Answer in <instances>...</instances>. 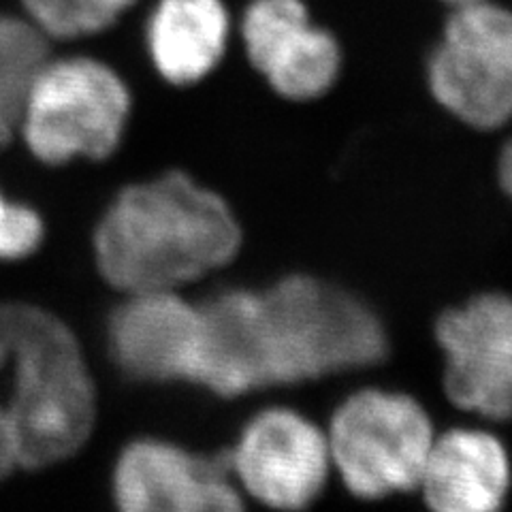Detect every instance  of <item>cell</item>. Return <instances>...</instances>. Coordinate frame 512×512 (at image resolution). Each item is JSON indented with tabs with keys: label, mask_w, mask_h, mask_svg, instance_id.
Here are the masks:
<instances>
[{
	"label": "cell",
	"mask_w": 512,
	"mask_h": 512,
	"mask_svg": "<svg viewBox=\"0 0 512 512\" xmlns=\"http://www.w3.org/2000/svg\"><path fill=\"white\" fill-rule=\"evenodd\" d=\"M114 495L120 512H246L220 461L154 438L124 448Z\"/></svg>",
	"instance_id": "cell-10"
},
{
	"label": "cell",
	"mask_w": 512,
	"mask_h": 512,
	"mask_svg": "<svg viewBox=\"0 0 512 512\" xmlns=\"http://www.w3.org/2000/svg\"><path fill=\"white\" fill-rule=\"evenodd\" d=\"M43 239V222L30 207L9 201L0 192V261L22 259L37 250Z\"/></svg>",
	"instance_id": "cell-17"
},
{
	"label": "cell",
	"mask_w": 512,
	"mask_h": 512,
	"mask_svg": "<svg viewBox=\"0 0 512 512\" xmlns=\"http://www.w3.org/2000/svg\"><path fill=\"white\" fill-rule=\"evenodd\" d=\"M15 468H18V459H15V448L11 429L3 404H0V478L9 476Z\"/></svg>",
	"instance_id": "cell-18"
},
{
	"label": "cell",
	"mask_w": 512,
	"mask_h": 512,
	"mask_svg": "<svg viewBox=\"0 0 512 512\" xmlns=\"http://www.w3.org/2000/svg\"><path fill=\"white\" fill-rule=\"evenodd\" d=\"M436 338L444 352L448 397L487 419L512 416V297L476 295L446 310Z\"/></svg>",
	"instance_id": "cell-8"
},
{
	"label": "cell",
	"mask_w": 512,
	"mask_h": 512,
	"mask_svg": "<svg viewBox=\"0 0 512 512\" xmlns=\"http://www.w3.org/2000/svg\"><path fill=\"white\" fill-rule=\"evenodd\" d=\"M199 312L201 352L195 384L224 397L269 387L261 295L231 288L201 303Z\"/></svg>",
	"instance_id": "cell-12"
},
{
	"label": "cell",
	"mask_w": 512,
	"mask_h": 512,
	"mask_svg": "<svg viewBox=\"0 0 512 512\" xmlns=\"http://www.w3.org/2000/svg\"><path fill=\"white\" fill-rule=\"evenodd\" d=\"M259 295L271 384L361 370L387 357L382 320L357 295L310 276H288Z\"/></svg>",
	"instance_id": "cell-3"
},
{
	"label": "cell",
	"mask_w": 512,
	"mask_h": 512,
	"mask_svg": "<svg viewBox=\"0 0 512 512\" xmlns=\"http://www.w3.org/2000/svg\"><path fill=\"white\" fill-rule=\"evenodd\" d=\"M231 41L224 0H158L146 24L156 73L171 86H195L218 69Z\"/></svg>",
	"instance_id": "cell-14"
},
{
	"label": "cell",
	"mask_w": 512,
	"mask_h": 512,
	"mask_svg": "<svg viewBox=\"0 0 512 512\" xmlns=\"http://www.w3.org/2000/svg\"><path fill=\"white\" fill-rule=\"evenodd\" d=\"M137 0H22L26 20L47 41H73L114 26Z\"/></svg>",
	"instance_id": "cell-16"
},
{
	"label": "cell",
	"mask_w": 512,
	"mask_h": 512,
	"mask_svg": "<svg viewBox=\"0 0 512 512\" xmlns=\"http://www.w3.org/2000/svg\"><path fill=\"white\" fill-rule=\"evenodd\" d=\"M231 468L254 500L301 512L325 489L331 468L327 436L297 410L267 408L244 425Z\"/></svg>",
	"instance_id": "cell-7"
},
{
	"label": "cell",
	"mask_w": 512,
	"mask_h": 512,
	"mask_svg": "<svg viewBox=\"0 0 512 512\" xmlns=\"http://www.w3.org/2000/svg\"><path fill=\"white\" fill-rule=\"evenodd\" d=\"M429 414L414 397L363 389L335 410L327 436L331 463L357 498L380 500L419 487L434 444Z\"/></svg>",
	"instance_id": "cell-5"
},
{
	"label": "cell",
	"mask_w": 512,
	"mask_h": 512,
	"mask_svg": "<svg viewBox=\"0 0 512 512\" xmlns=\"http://www.w3.org/2000/svg\"><path fill=\"white\" fill-rule=\"evenodd\" d=\"M498 178H500V186L512 199V139L502 148V154L498 160Z\"/></svg>",
	"instance_id": "cell-19"
},
{
	"label": "cell",
	"mask_w": 512,
	"mask_h": 512,
	"mask_svg": "<svg viewBox=\"0 0 512 512\" xmlns=\"http://www.w3.org/2000/svg\"><path fill=\"white\" fill-rule=\"evenodd\" d=\"M442 3L451 5V7H459V5H468V3H474V0H442Z\"/></svg>",
	"instance_id": "cell-20"
},
{
	"label": "cell",
	"mask_w": 512,
	"mask_h": 512,
	"mask_svg": "<svg viewBox=\"0 0 512 512\" xmlns=\"http://www.w3.org/2000/svg\"><path fill=\"white\" fill-rule=\"evenodd\" d=\"M131 105V90L109 64L47 56L28 84L18 133L47 165L103 160L118 150Z\"/></svg>",
	"instance_id": "cell-4"
},
{
	"label": "cell",
	"mask_w": 512,
	"mask_h": 512,
	"mask_svg": "<svg viewBox=\"0 0 512 512\" xmlns=\"http://www.w3.org/2000/svg\"><path fill=\"white\" fill-rule=\"evenodd\" d=\"M47 43L26 18L0 15V148L18 133L30 79L50 56Z\"/></svg>",
	"instance_id": "cell-15"
},
{
	"label": "cell",
	"mask_w": 512,
	"mask_h": 512,
	"mask_svg": "<svg viewBox=\"0 0 512 512\" xmlns=\"http://www.w3.org/2000/svg\"><path fill=\"white\" fill-rule=\"evenodd\" d=\"M0 404L18 468L54 466L86 444L96 416L94 384L75 335L54 314L15 306L0 348Z\"/></svg>",
	"instance_id": "cell-2"
},
{
	"label": "cell",
	"mask_w": 512,
	"mask_h": 512,
	"mask_svg": "<svg viewBox=\"0 0 512 512\" xmlns=\"http://www.w3.org/2000/svg\"><path fill=\"white\" fill-rule=\"evenodd\" d=\"M427 86L459 122L493 131L512 120V11L495 0L451 7L427 58Z\"/></svg>",
	"instance_id": "cell-6"
},
{
	"label": "cell",
	"mask_w": 512,
	"mask_h": 512,
	"mask_svg": "<svg viewBox=\"0 0 512 512\" xmlns=\"http://www.w3.org/2000/svg\"><path fill=\"white\" fill-rule=\"evenodd\" d=\"M239 246L229 203L182 171L118 192L94 233L103 278L126 295L178 291L231 263Z\"/></svg>",
	"instance_id": "cell-1"
},
{
	"label": "cell",
	"mask_w": 512,
	"mask_h": 512,
	"mask_svg": "<svg viewBox=\"0 0 512 512\" xmlns=\"http://www.w3.org/2000/svg\"><path fill=\"white\" fill-rule=\"evenodd\" d=\"M419 487L431 512H502L510 489L506 448L489 431H448L431 444Z\"/></svg>",
	"instance_id": "cell-13"
},
{
	"label": "cell",
	"mask_w": 512,
	"mask_h": 512,
	"mask_svg": "<svg viewBox=\"0 0 512 512\" xmlns=\"http://www.w3.org/2000/svg\"><path fill=\"white\" fill-rule=\"evenodd\" d=\"M239 32L252 69L282 99L316 101L338 84L342 45L303 0H250Z\"/></svg>",
	"instance_id": "cell-9"
},
{
	"label": "cell",
	"mask_w": 512,
	"mask_h": 512,
	"mask_svg": "<svg viewBox=\"0 0 512 512\" xmlns=\"http://www.w3.org/2000/svg\"><path fill=\"white\" fill-rule=\"evenodd\" d=\"M107 333L124 374L146 382H195L201 312L178 291L131 293L111 316Z\"/></svg>",
	"instance_id": "cell-11"
}]
</instances>
